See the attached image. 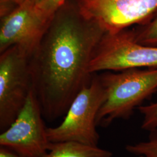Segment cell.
I'll return each instance as SVG.
<instances>
[{"label":"cell","instance_id":"cell-1","mask_svg":"<svg viewBox=\"0 0 157 157\" xmlns=\"http://www.w3.org/2000/svg\"><path fill=\"white\" fill-rule=\"evenodd\" d=\"M107 32L66 2L51 19L30 57L33 89L44 119L65 116L75 98L92 78L89 67Z\"/></svg>","mask_w":157,"mask_h":157},{"label":"cell","instance_id":"cell-2","mask_svg":"<svg viewBox=\"0 0 157 157\" xmlns=\"http://www.w3.org/2000/svg\"><path fill=\"white\" fill-rule=\"evenodd\" d=\"M99 77L105 98L97 116V126L107 127L118 119H129L136 109L157 92V67L131 68Z\"/></svg>","mask_w":157,"mask_h":157},{"label":"cell","instance_id":"cell-3","mask_svg":"<svg viewBox=\"0 0 157 157\" xmlns=\"http://www.w3.org/2000/svg\"><path fill=\"white\" fill-rule=\"evenodd\" d=\"M105 98V91L100 77H94L89 86L75 98L62 123L55 128H47L51 143L72 141L97 147L100 135L96 118Z\"/></svg>","mask_w":157,"mask_h":157},{"label":"cell","instance_id":"cell-4","mask_svg":"<svg viewBox=\"0 0 157 157\" xmlns=\"http://www.w3.org/2000/svg\"><path fill=\"white\" fill-rule=\"evenodd\" d=\"M0 131L16 119L33 88L31 56L17 45L0 53Z\"/></svg>","mask_w":157,"mask_h":157},{"label":"cell","instance_id":"cell-5","mask_svg":"<svg viewBox=\"0 0 157 157\" xmlns=\"http://www.w3.org/2000/svg\"><path fill=\"white\" fill-rule=\"evenodd\" d=\"M157 67V47L135 41L132 30L106 32L90 61V74L100 71H121L131 68Z\"/></svg>","mask_w":157,"mask_h":157},{"label":"cell","instance_id":"cell-6","mask_svg":"<svg viewBox=\"0 0 157 157\" xmlns=\"http://www.w3.org/2000/svg\"><path fill=\"white\" fill-rule=\"evenodd\" d=\"M36 94L33 88L24 106L11 126L1 132L0 146L25 157H44L50 141L47 135Z\"/></svg>","mask_w":157,"mask_h":157},{"label":"cell","instance_id":"cell-7","mask_svg":"<svg viewBox=\"0 0 157 157\" xmlns=\"http://www.w3.org/2000/svg\"><path fill=\"white\" fill-rule=\"evenodd\" d=\"M80 12L115 33L147 21L157 11V0H77Z\"/></svg>","mask_w":157,"mask_h":157},{"label":"cell","instance_id":"cell-8","mask_svg":"<svg viewBox=\"0 0 157 157\" xmlns=\"http://www.w3.org/2000/svg\"><path fill=\"white\" fill-rule=\"evenodd\" d=\"M0 53L17 45L32 56L52 17L29 0L1 17Z\"/></svg>","mask_w":157,"mask_h":157},{"label":"cell","instance_id":"cell-9","mask_svg":"<svg viewBox=\"0 0 157 157\" xmlns=\"http://www.w3.org/2000/svg\"><path fill=\"white\" fill-rule=\"evenodd\" d=\"M112 152L76 142L51 143L44 157H112Z\"/></svg>","mask_w":157,"mask_h":157},{"label":"cell","instance_id":"cell-10","mask_svg":"<svg viewBox=\"0 0 157 157\" xmlns=\"http://www.w3.org/2000/svg\"><path fill=\"white\" fill-rule=\"evenodd\" d=\"M135 41L143 45L157 47V12L132 29Z\"/></svg>","mask_w":157,"mask_h":157},{"label":"cell","instance_id":"cell-11","mask_svg":"<svg viewBox=\"0 0 157 157\" xmlns=\"http://www.w3.org/2000/svg\"><path fill=\"white\" fill-rule=\"evenodd\" d=\"M150 132L148 141L128 145L125 148L127 151L138 156L157 157V129Z\"/></svg>","mask_w":157,"mask_h":157},{"label":"cell","instance_id":"cell-12","mask_svg":"<svg viewBox=\"0 0 157 157\" xmlns=\"http://www.w3.org/2000/svg\"><path fill=\"white\" fill-rule=\"evenodd\" d=\"M137 109L144 117L141 129L149 132L157 129V102L141 105Z\"/></svg>","mask_w":157,"mask_h":157},{"label":"cell","instance_id":"cell-13","mask_svg":"<svg viewBox=\"0 0 157 157\" xmlns=\"http://www.w3.org/2000/svg\"><path fill=\"white\" fill-rule=\"evenodd\" d=\"M67 0H47L45 3L39 7L45 14L52 17L55 12L65 4Z\"/></svg>","mask_w":157,"mask_h":157},{"label":"cell","instance_id":"cell-14","mask_svg":"<svg viewBox=\"0 0 157 157\" xmlns=\"http://www.w3.org/2000/svg\"><path fill=\"white\" fill-rule=\"evenodd\" d=\"M0 157H25L17 154L9 148L1 146L0 147Z\"/></svg>","mask_w":157,"mask_h":157},{"label":"cell","instance_id":"cell-15","mask_svg":"<svg viewBox=\"0 0 157 157\" xmlns=\"http://www.w3.org/2000/svg\"><path fill=\"white\" fill-rule=\"evenodd\" d=\"M29 1H31L32 3H33L34 4H35L36 6H40L43 5L47 0H29Z\"/></svg>","mask_w":157,"mask_h":157},{"label":"cell","instance_id":"cell-16","mask_svg":"<svg viewBox=\"0 0 157 157\" xmlns=\"http://www.w3.org/2000/svg\"><path fill=\"white\" fill-rule=\"evenodd\" d=\"M17 6H20L25 2L26 0H12Z\"/></svg>","mask_w":157,"mask_h":157},{"label":"cell","instance_id":"cell-17","mask_svg":"<svg viewBox=\"0 0 157 157\" xmlns=\"http://www.w3.org/2000/svg\"><path fill=\"white\" fill-rule=\"evenodd\" d=\"M139 157H144V156H142V155H140V156H139Z\"/></svg>","mask_w":157,"mask_h":157}]
</instances>
